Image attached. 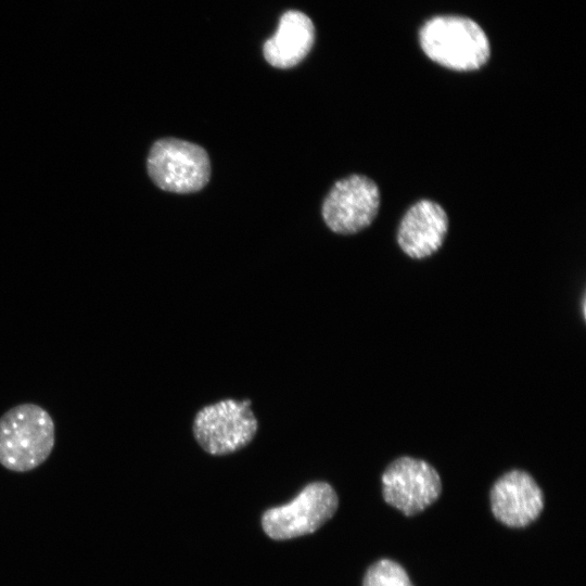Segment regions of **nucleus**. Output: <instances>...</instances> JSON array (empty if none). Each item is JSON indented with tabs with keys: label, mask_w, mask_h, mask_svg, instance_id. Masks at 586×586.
<instances>
[{
	"label": "nucleus",
	"mask_w": 586,
	"mask_h": 586,
	"mask_svg": "<svg viewBox=\"0 0 586 586\" xmlns=\"http://www.w3.org/2000/svg\"><path fill=\"white\" fill-rule=\"evenodd\" d=\"M54 443V421L37 404H20L0 417V464L10 471L36 469L49 458Z\"/></svg>",
	"instance_id": "f257e3e1"
},
{
	"label": "nucleus",
	"mask_w": 586,
	"mask_h": 586,
	"mask_svg": "<svg viewBox=\"0 0 586 586\" xmlns=\"http://www.w3.org/2000/svg\"><path fill=\"white\" fill-rule=\"evenodd\" d=\"M420 44L432 61L459 72L479 69L491 54L483 29L460 16H437L426 22L420 30Z\"/></svg>",
	"instance_id": "f03ea898"
},
{
	"label": "nucleus",
	"mask_w": 586,
	"mask_h": 586,
	"mask_svg": "<svg viewBox=\"0 0 586 586\" xmlns=\"http://www.w3.org/2000/svg\"><path fill=\"white\" fill-rule=\"evenodd\" d=\"M146 165L153 182L162 190L174 193L196 192L211 177L206 151L176 138L157 140L150 150Z\"/></svg>",
	"instance_id": "7ed1b4c3"
},
{
	"label": "nucleus",
	"mask_w": 586,
	"mask_h": 586,
	"mask_svg": "<svg viewBox=\"0 0 586 586\" xmlns=\"http://www.w3.org/2000/svg\"><path fill=\"white\" fill-rule=\"evenodd\" d=\"M339 498L327 482L306 485L289 504L266 510L264 532L272 539L284 540L314 533L335 513Z\"/></svg>",
	"instance_id": "20e7f679"
},
{
	"label": "nucleus",
	"mask_w": 586,
	"mask_h": 586,
	"mask_svg": "<svg viewBox=\"0 0 586 586\" xmlns=\"http://www.w3.org/2000/svg\"><path fill=\"white\" fill-rule=\"evenodd\" d=\"M257 432L249 399H226L205 406L195 416L193 433L208 454L221 456L245 447Z\"/></svg>",
	"instance_id": "39448f33"
},
{
	"label": "nucleus",
	"mask_w": 586,
	"mask_h": 586,
	"mask_svg": "<svg viewBox=\"0 0 586 586\" xmlns=\"http://www.w3.org/2000/svg\"><path fill=\"white\" fill-rule=\"evenodd\" d=\"M381 481L385 502L407 517L423 511L442 492L437 471L426 461L408 456L392 461Z\"/></svg>",
	"instance_id": "423d86ee"
},
{
	"label": "nucleus",
	"mask_w": 586,
	"mask_h": 586,
	"mask_svg": "<svg viewBox=\"0 0 586 586\" xmlns=\"http://www.w3.org/2000/svg\"><path fill=\"white\" fill-rule=\"evenodd\" d=\"M380 206L377 183L362 175H351L339 180L322 205L327 226L340 234H353L367 228Z\"/></svg>",
	"instance_id": "0eeeda50"
},
{
	"label": "nucleus",
	"mask_w": 586,
	"mask_h": 586,
	"mask_svg": "<svg viewBox=\"0 0 586 586\" xmlns=\"http://www.w3.org/2000/svg\"><path fill=\"white\" fill-rule=\"evenodd\" d=\"M491 507L494 517L509 527H525L544 508V494L525 471L511 470L492 486Z\"/></svg>",
	"instance_id": "6e6552de"
},
{
	"label": "nucleus",
	"mask_w": 586,
	"mask_h": 586,
	"mask_svg": "<svg viewBox=\"0 0 586 586\" xmlns=\"http://www.w3.org/2000/svg\"><path fill=\"white\" fill-rule=\"evenodd\" d=\"M448 230L445 209L431 200L415 203L404 215L397 242L409 257L421 259L434 254L443 244Z\"/></svg>",
	"instance_id": "1a4fd4ad"
},
{
	"label": "nucleus",
	"mask_w": 586,
	"mask_h": 586,
	"mask_svg": "<svg viewBox=\"0 0 586 586\" xmlns=\"http://www.w3.org/2000/svg\"><path fill=\"white\" fill-rule=\"evenodd\" d=\"M314 39L310 18L300 11H288L281 16L276 34L265 42L264 56L275 67H292L308 54Z\"/></svg>",
	"instance_id": "9d476101"
},
{
	"label": "nucleus",
	"mask_w": 586,
	"mask_h": 586,
	"mask_svg": "<svg viewBox=\"0 0 586 586\" xmlns=\"http://www.w3.org/2000/svg\"><path fill=\"white\" fill-rule=\"evenodd\" d=\"M362 586H413L405 569L390 559H381L367 570Z\"/></svg>",
	"instance_id": "9b49d317"
}]
</instances>
